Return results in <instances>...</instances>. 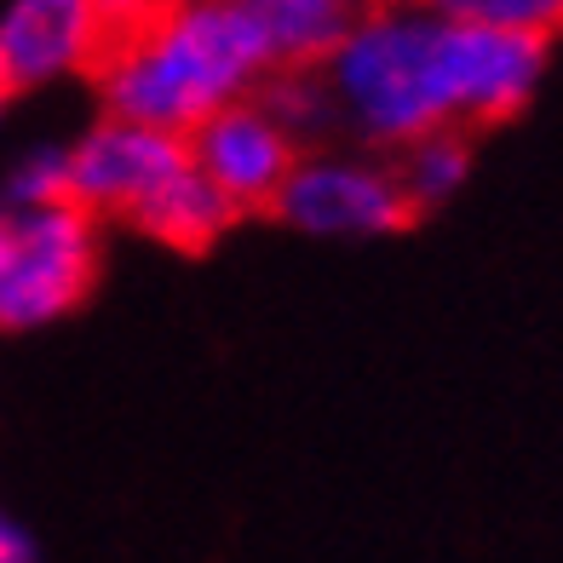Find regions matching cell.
Returning <instances> with one entry per match:
<instances>
[{
  "mask_svg": "<svg viewBox=\"0 0 563 563\" xmlns=\"http://www.w3.org/2000/svg\"><path fill=\"white\" fill-rule=\"evenodd\" d=\"M334 115L368 144L408 150L431 133L500 121L529 104L547 75V41L489 30L460 7L356 12L340 53L322 64Z\"/></svg>",
  "mask_w": 563,
  "mask_h": 563,
  "instance_id": "obj_1",
  "label": "cell"
},
{
  "mask_svg": "<svg viewBox=\"0 0 563 563\" xmlns=\"http://www.w3.org/2000/svg\"><path fill=\"white\" fill-rule=\"evenodd\" d=\"M276 75L260 0H190V7L133 12L110 23L98 92L115 121L190 139L201 121L247 104Z\"/></svg>",
  "mask_w": 563,
  "mask_h": 563,
  "instance_id": "obj_2",
  "label": "cell"
},
{
  "mask_svg": "<svg viewBox=\"0 0 563 563\" xmlns=\"http://www.w3.org/2000/svg\"><path fill=\"white\" fill-rule=\"evenodd\" d=\"M69 201L92 219L139 224L167 247H208L230 224L224 196L196 173L185 139L115 115L69 144Z\"/></svg>",
  "mask_w": 563,
  "mask_h": 563,
  "instance_id": "obj_3",
  "label": "cell"
},
{
  "mask_svg": "<svg viewBox=\"0 0 563 563\" xmlns=\"http://www.w3.org/2000/svg\"><path fill=\"white\" fill-rule=\"evenodd\" d=\"M98 276V219L75 201L0 208V328L30 334L69 317Z\"/></svg>",
  "mask_w": 563,
  "mask_h": 563,
  "instance_id": "obj_4",
  "label": "cell"
},
{
  "mask_svg": "<svg viewBox=\"0 0 563 563\" xmlns=\"http://www.w3.org/2000/svg\"><path fill=\"white\" fill-rule=\"evenodd\" d=\"M276 213L305 236H391L408 224V196L397 167L356 156H305L276 196Z\"/></svg>",
  "mask_w": 563,
  "mask_h": 563,
  "instance_id": "obj_5",
  "label": "cell"
},
{
  "mask_svg": "<svg viewBox=\"0 0 563 563\" xmlns=\"http://www.w3.org/2000/svg\"><path fill=\"white\" fill-rule=\"evenodd\" d=\"M185 144H190L196 173L224 196L230 213H242V208H276V196L288 190V178L299 167L294 133L260 104V98L219 110L213 121H201Z\"/></svg>",
  "mask_w": 563,
  "mask_h": 563,
  "instance_id": "obj_6",
  "label": "cell"
},
{
  "mask_svg": "<svg viewBox=\"0 0 563 563\" xmlns=\"http://www.w3.org/2000/svg\"><path fill=\"white\" fill-rule=\"evenodd\" d=\"M115 12L92 0H12L0 7V92H35L98 69Z\"/></svg>",
  "mask_w": 563,
  "mask_h": 563,
  "instance_id": "obj_7",
  "label": "cell"
},
{
  "mask_svg": "<svg viewBox=\"0 0 563 563\" xmlns=\"http://www.w3.org/2000/svg\"><path fill=\"white\" fill-rule=\"evenodd\" d=\"M260 23H265L276 69L311 75V64H328L340 53L356 12L340 7V0H260Z\"/></svg>",
  "mask_w": 563,
  "mask_h": 563,
  "instance_id": "obj_8",
  "label": "cell"
},
{
  "mask_svg": "<svg viewBox=\"0 0 563 563\" xmlns=\"http://www.w3.org/2000/svg\"><path fill=\"white\" fill-rule=\"evenodd\" d=\"M472 173V150H466V133H431L420 144L402 150L397 162V185L408 196V208H438V201H449L460 185H466Z\"/></svg>",
  "mask_w": 563,
  "mask_h": 563,
  "instance_id": "obj_9",
  "label": "cell"
},
{
  "mask_svg": "<svg viewBox=\"0 0 563 563\" xmlns=\"http://www.w3.org/2000/svg\"><path fill=\"white\" fill-rule=\"evenodd\" d=\"M69 201V144H41L0 178V208H58Z\"/></svg>",
  "mask_w": 563,
  "mask_h": 563,
  "instance_id": "obj_10",
  "label": "cell"
},
{
  "mask_svg": "<svg viewBox=\"0 0 563 563\" xmlns=\"http://www.w3.org/2000/svg\"><path fill=\"white\" fill-rule=\"evenodd\" d=\"M260 104L288 126V133H305V126H322L328 115H334V98H328V87L317 81V75L305 69H276L265 81V98Z\"/></svg>",
  "mask_w": 563,
  "mask_h": 563,
  "instance_id": "obj_11",
  "label": "cell"
},
{
  "mask_svg": "<svg viewBox=\"0 0 563 563\" xmlns=\"http://www.w3.org/2000/svg\"><path fill=\"white\" fill-rule=\"evenodd\" d=\"M460 12L489 23V30H511V35H534L547 41L563 23V0H460Z\"/></svg>",
  "mask_w": 563,
  "mask_h": 563,
  "instance_id": "obj_12",
  "label": "cell"
},
{
  "mask_svg": "<svg viewBox=\"0 0 563 563\" xmlns=\"http://www.w3.org/2000/svg\"><path fill=\"white\" fill-rule=\"evenodd\" d=\"M0 563H41L35 552V534L23 529L12 511H0Z\"/></svg>",
  "mask_w": 563,
  "mask_h": 563,
  "instance_id": "obj_13",
  "label": "cell"
},
{
  "mask_svg": "<svg viewBox=\"0 0 563 563\" xmlns=\"http://www.w3.org/2000/svg\"><path fill=\"white\" fill-rule=\"evenodd\" d=\"M0 110H7V92H0Z\"/></svg>",
  "mask_w": 563,
  "mask_h": 563,
  "instance_id": "obj_14",
  "label": "cell"
}]
</instances>
